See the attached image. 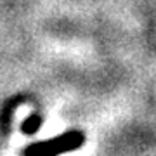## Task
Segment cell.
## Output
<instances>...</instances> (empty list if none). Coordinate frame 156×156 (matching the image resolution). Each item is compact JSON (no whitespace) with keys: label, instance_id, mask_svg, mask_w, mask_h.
<instances>
[{"label":"cell","instance_id":"obj_1","mask_svg":"<svg viewBox=\"0 0 156 156\" xmlns=\"http://www.w3.org/2000/svg\"><path fill=\"white\" fill-rule=\"evenodd\" d=\"M85 144V135L82 132H66L57 137L45 140V142H37V144L28 146L23 156H61L64 153L78 149L80 146Z\"/></svg>","mask_w":156,"mask_h":156},{"label":"cell","instance_id":"obj_2","mask_svg":"<svg viewBox=\"0 0 156 156\" xmlns=\"http://www.w3.org/2000/svg\"><path fill=\"white\" fill-rule=\"evenodd\" d=\"M42 125V118L33 115V116H30L26 122L23 123V132H26V134H33L38 130V127Z\"/></svg>","mask_w":156,"mask_h":156}]
</instances>
